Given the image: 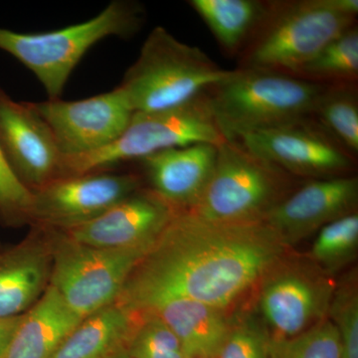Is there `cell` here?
<instances>
[{
  "instance_id": "cell-21",
  "label": "cell",
  "mask_w": 358,
  "mask_h": 358,
  "mask_svg": "<svg viewBox=\"0 0 358 358\" xmlns=\"http://www.w3.org/2000/svg\"><path fill=\"white\" fill-rule=\"evenodd\" d=\"M221 48L227 54L243 51L267 15L270 2L258 0H190Z\"/></svg>"
},
{
  "instance_id": "cell-24",
  "label": "cell",
  "mask_w": 358,
  "mask_h": 358,
  "mask_svg": "<svg viewBox=\"0 0 358 358\" xmlns=\"http://www.w3.org/2000/svg\"><path fill=\"white\" fill-rule=\"evenodd\" d=\"M358 248V214L346 215L320 228L310 260L329 275L352 262Z\"/></svg>"
},
{
  "instance_id": "cell-1",
  "label": "cell",
  "mask_w": 358,
  "mask_h": 358,
  "mask_svg": "<svg viewBox=\"0 0 358 358\" xmlns=\"http://www.w3.org/2000/svg\"><path fill=\"white\" fill-rule=\"evenodd\" d=\"M288 250L265 220L217 222L176 212L117 301L134 308L148 299L178 296L227 310Z\"/></svg>"
},
{
  "instance_id": "cell-20",
  "label": "cell",
  "mask_w": 358,
  "mask_h": 358,
  "mask_svg": "<svg viewBox=\"0 0 358 358\" xmlns=\"http://www.w3.org/2000/svg\"><path fill=\"white\" fill-rule=\"evenodd\" d=\"M136 317L115 301L84 317L51 358H108L127 348Z\"/></svg>"
},
{
  "instance_id": "cell-2",
  "label": "cell",
  "mask_w": 358,
  "mask_h": 358,
  "mask_svg": "<svg viewBox=\"0 0 358 358\" xmlns=\"http://www.w3.org/2000/svg\"><path fill=\"white\" fill-rule=\"evenodd\" d=\"M327 85L282 73L239 68L208 90L226 140L310 119Z\"/></svg>"
},
{
  "instance_id": "cell-14",
  "label": "cell",
  "mask_w": 358,
  "mask_h": 358,
  "mask_svg": "<svg viewBox=\"0 0 358 358\" xmlns=\"http://www.w3.org/2000/svg\"><path fill=\"white\" fill-rule=\"evenodd\" d=\"M176 213L150 188L141 187L98 217L59 230L96 248L152 247Z\"/></svg>"
},
{
  "instance_id": "cell-16",
  "label": "cell",
  "mask_w": 358,
  "mask_h": 358,
  "mask_svg": "<svg viewBox=\"0 0 358 358\" xmlns=\"http://www.w3.org/2000/svg\"><path fill=\"white\" fill-rule=\"evenodd\" d=\"M217 147L196 143L169 148L140 160L150 189L176 212L199 203L213 173Z\"/></svg>"
},
{
  "instance_id": "cell-18",
  "label": "cell",
  "mask_w": 358,
  "mask_h": 358,
  "mask_svg": "<svg viewBox=\"0 0 358 358\" xmlns=\"http://www.w3.org/2000/svg\"><path fill=\"white\" fill-rule=\"evenodd\" d=\"M129 308L154 313L166 322L187 358L217 357L233 322L223 308L178 296L148 299Z\"/></svg>"
},
{
  "instance_id": "cell-12",
  "label": "cell",
  "mask_w": 358,
  "mask_h": 358,
  "mask_svg": "<svg viewBox=\"0 0 358 358\" xmlns=\"http://www.w3.org/2000/svg\"><path fill=\"white\" fill-rule=\"evenodd\" d=\"M245 148L293 176L334 178L352 169V154L312 119L245 134Z\"/></svg>"
},
{
  "instance_id": "cell-17",
  "label": "cell",
  "mask_w": 358,
  "mask_h": 358,
  "mask_svg": "<svg viewBox=\"0 0 358 358\" xmlns=\"http://www.w3.org/2000/svg\"><path fill=\"white\" fill-rule=\"evenodd\" d=\"M34 227L20 244L0 252V317L27 312L50 284V232Z\"/></svg>"
},
{
  "instance_id": "cell-30",
  "label": "cell",
  "mask_w": 358,
  "mask_h": 358,
  "mask_svg": "<svg viewBox=\"0 0 358 358\" xmlns=\"http://www.w3.org/2000/svg\"><path fill=\"white\" fill-rule=\"evenodd\" d=\"M22 315H16V317H0V358L6 357L16 329L20 326Z\"/></svg>"
},
{
  "instance_id": "cell-11",
  "label": "cell",
  "mask_w": 358,
  "mask_h": 358,
  "mask_svg": "<svg viewBox=\"0 0 358 358\" xmlns=\"http://www.w3.org/2000/svg\"><path fill=\"white\" fill-rule=\"evenodd\" d=\"M141 187L143 178L131 173L58 178L32 193L30 223L66 229L98 217Z\"/></svg>"
},
{
  "instance_id": "cell-3",
  "label": "cell",
  "mask_w": 358,
  "mask_h": 358,
  "mask_svg": "<svg viewBox=\"0 0 358 358\" xmlns=\"http://www.w3.org/2000/svg\"><path fill=\"white\" fill-rule=\"evenodd\" d=\"M204 51L157 26L127 70L119 88L136 113L171 109L189 102L232 75Z\"/></svg>"
},
{
  "instance_id": "cell-8",
  "label": "cell",
  "mask_w": 358,
  "mask_h": 358,
  "mask_svg": "<svg viewBox=\"0 0 358 358\" xmlns=\"http://www.w3.org/2000/svg\"><path fill=\"white\" fill-rule=\"evenodd\" d=\"M47 228L52 248L49 285L81 319L115 303L152 248H96L74 241L61 230Z\"/></svg>"
},
{
  "instance_id": "cell-28",
  "label": "cell",
  "mask_w": 358,
  "mask_h": 358,
  "mask_svg": "<svg viewBox=\"0 0 358 358\" xmlns=\"http://www.w3.org/2000/svg\"><path fill=\"white\" fill-rule=\"evenodd\" d=\"M267 327L257 320L232 322L229 334L215 358H271Z\"/></svg>"
},
{
  "instance_id": "cell-23",
  "label": "cell",
  "mask_w": 358,
  "mask_h": 358,
  "mask_svg": "<svg viewBox=\"0 0 358 358\" xmlns=\"http://www.w3.org/2000/svg\"><path fill=\"white\" fill-rule=\"evenodd\" d=\"M355 84L327 85L315 117L327 133L350 154L358 152V99Z\"/></svg>"
},
{
  "instance_id": "cell-5",
  "label": "cell",
  "mask_w": 358,
  "mask_h": 358,
  "mask_svg": "<svg viewBox=\"0 0 358 358\" xmlns=\"http://www.w3.org/2000/svg\"><path fill=\"white\" fill-rule=\"evenodd\" d=\"M355 21L334 9L331 0L270 2L262 24L241 52V68L293 76Z\"/></svg>"
},
{
  "instance_id": "cell-27",
  "label": "cell",
  "mask_w": 358,
  "mask_h": 358,
  "mask_svg": "<svg viewBox=\"0 0 358 358\" xmlns=\"http://www.w3.org/2000/svg\"><path fill=\"white\" fill-rule=\"evenodd\" d=\"M327 317L339 338L338 358H358V291L357 275L336 286Z\"/></svg>"
},
{
  "instance_id": "cell-7",
  "label": "cell",
  "mask_w": 358,
  "mask_h": 358,
  "mask_svg": "<svg viewBox=\"0 0 358 358\" xmlns=\"http://www.w3.org/2000/svg\"><path fill=\"white\" fill-rule=\"evenodd\" d=\"M293 178L239 141L226 140L217 147L215 166L203 194L189 211L217 222L264 220L294 192Z\"/></svg>"
},
{
  "instance_id": "cell-22",
  "label": "cell",
  "mask_w": 358,
  "mask_h": 358,
  "mask_svg": "<svg viewBox=\"0 0 358 358\" xmlns=\"http://www.w3.org/2000/svg\"><path fill=\"white\" fill-rule=\"evenodd\" d=\"M293 76L324 85L355 84L358 76L357 26L329 42Z\"/></svg>"
},
{
  "instance_id": "cell-6",
  "label": "cell",
  "mask_w": 358,
  "mask_h": 358,
  "mask_svg": "<svg viewBox=\"0 0 358 358\" xmlns=\"http://www.w3.org/2000/svg\"><path fill=\"white\" fill-rule=\"evenodd\" d=\"M225 141L206 92L171 109L136 113L128 128L112 145L92 154L63 157L58 178L107 171L169 148L196 143L219 147Z\"/></svg>"
},
{
  "instance_id": "cell-25",
  "label": "cell",
  "mask_w": 358,
  "mask_h": 358,
  "mask_svg": "<svg viewBox=\"0 0 358 358\" xmlns=\"http://www.w3.org/2000/svg\"><path fill=\"white\" fill-rule=\"evenodd\" d=\"M127 352L131 358H187L178 336L148 312H138Z\"/></svg>"
},
{
  "instance_id": "cell-10",
  "label": "cell",
  "mask_w": 358,
  "mask_h": 358,
  "mask_svg": "<svg viewBox=\"0 0 358 358\" xmlns=\"http://www.w3.org/2000/svg\"><path fill=\"white\" fill-rule=\"evenodd\" d=\"M31 103L48 124L63 157L92 154L112 145L134 115L119 87L84 100Z\"/></svg>"
},
{
  "instance_id": "cell-13",
  "label": "cell",
  "mask_w": 358,
  "mask_h": 358,
  "mask_svg": "<svg viewBox=\"0 0 358 358\" xmlns=\"http://www.w3.org/2000/svg\"><path fill=\"white\" fill-rule=\"evenodd\" d=\"M0 148L18 180L32 193L60 173L62 155L31 102H16L0 88Z\"/></svg>"
},
{
  "instance_id": "cell-15",
  "label": "cell",
  "mask_w": 358,
  "mask_h": 358,
  "mask_svg": "<svg viewBox=\"0 0 358 358\" xmlns=\"http://www.w3.org/2000/svg\"><path fill=\"white\" fill-rule=\"evenodd\" d=\"M357 203L355 176L319 178L294 190L264 220L289 248L327 224L355 213Z\"/></svg>"
},
{
  "instance_id": "cell-4",
  "label": "cell",
  "mask_w": 358,
  "mask_h": 358,
  "mask_svg": "<svg viewBox=\"0 0 358 358\" xmlns=\"http://www.w3.org/2000/svg\"><path fill=\"white\" fill-rule=\"evenodd\" d=\"M145 21L140 2L115 0L86 22L44 33H20L0 27V50L31 71L48 100L60 99L78 63L101 40L134 36Z\"/></svg>"
},
{
  "instance_id": "cell-29",
  "label": "cell",
  "mask_w": 358,
  "mask_h": 358,
  "mask_svg": "<svg viewBox=\"0 0 358 358\" xmlns=\"http://www.w3.org/2000/svg\"><path fill=\"white\" fill-rule=\"evenodd\" d=\"M33 194L11 171L0 148V220L7 225L29 223Z\"/></svg>"
},
{
  "instance_id": "cell-26",
  "label": "cell",
  "mask_w": 358,
  "mask_h": 358,
  "mask_svg": "<svg viewBox=\"0 0 358 358\" xmlns=\"http://www.w3.org/2000/svg\"><path fill=\"white\" fill-rule=\"evenodd\" d=\"M338 331L329 317L299 336L270 339L271 358H338Z\"/></svg>"
},
{
  "instance_id": "cell-19",
  "label": "cell",
  "mask_w": 358,
  "mask_h": 358,
  "mask_svg": "<svg viewBox=\"0 0 358 358\" xmlns=\"http://www.w3.org/2000/svg\"><path fill=\"white\" fill-rule=\"evenodd\" d=\"M82 320L49 285L23 313L3 358H51Z\"/></svg>"
},
{
  "instance_id": "cell-32",
  "label": "cell",
  "mask_w": 358,
  "mask_h": 358,
  "mask_svg": "<svg viewBox=\"0 0 358 358\" xmlns=\"http://www.w3.org/2000/svg\"><path fill=\"white\" fill-rule=\"evenodd\" d=\"M189 358H202V357H189Z\"/></svg>"
},
{
  "instance_id": "cell-9",
  "label": "cell",
  "mask_w": 358,
  "mask_h": 358,
  "mask_svg": "<svg viewBox=\"0 0 358 358\" xmlns=\"http://www.w3.org/2000/svg\"><path fill=\"white\" fill-rule=\"evenodd\" d=\"M259 308L272 338L299 336L324 320L336 285L312 264L285 257L259 282Z\"/></svg>"
},
{
  "instance_id": "cell-31",
  "label": "cell",
  "mask_w": 358,
  "mask_h": 358,
  "mask_svg": "<svg viewBox=\"0 0 358 358\" xmlns=\"http://www.w3.org/2000/svg\"><path fill=\"white\" fill-rule=\"evenodd\" d=\"M108 358H131L129 357L128 352H127V348H122V350H119L114 353V355H110V357Z\"/></svg>"
}]
</instances>
